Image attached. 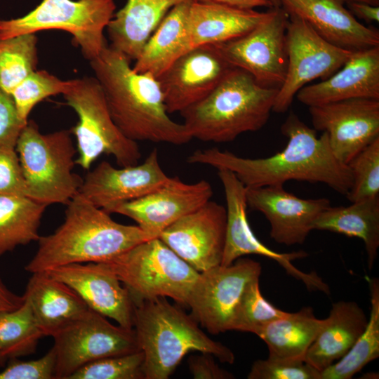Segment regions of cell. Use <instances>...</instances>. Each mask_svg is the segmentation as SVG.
I'll return each mask as SVG.
<instances>
[{
    "mask_svg": "<svg viewBox=\"0 0 379 379\" xmlns=\"http://www.w3.org/2000/svg\"><path fill=\"white\" fill-rule=\"evenodd\" d=\"M281 133L288 140L286 147L267 157L245 158L213 147L195 150L187 161L229 170L246 187L297 180L322 183L346 196L352 183L351 171L333 153L326 133L318 137L317 131L293 112L281 126Z\"/></svg>",
    "mask_w": 379,
    "mask_h": 379,
    "instance_id": "obj_1",
    "label": "cell"
},
{
    "mask_svg": "<svg viewBox=\"0 0 379 379\" xmlns=\"http://www.w3.org/2000/svg\"><path fill=\"white\" fill-rule=\"evenodd\" d=\"M90 65L114 122L128 138L175 145L192 140L184 125L170 118L157 78L135 72L131 60L110 46Z\"/></svg>",
    "mask_w": 379,
    "mask_h": 379,
    "instance_id": "obj_2",
    "label": "cell"
},
{
    "mask_svg": "<svg viewBox=\"0 0 379 379\" xmlns=\"http://www.w3.org/2000/svg\"><path fill=\"white\" fill-rule=\"evenodd\" d=\"M67 204L62 224L40 237L39 248L25 267L31 274L74 263L107 262L154 238L138 225L114 221L79 192Z\"/></svg>",
    "mask_w": 379,
    "mask_h": 379,
    "instance_id": "obj_3",
    "label": "cell"
},
{
    "mask_svg": "<svg viewBox=\"0 0 379 379\" xmlns=\"http://www.w3.org/2000/svg\"><path fill=\"white\" fill-rule=\"evenodd\" d=\"M279 88L258 84L248 72L232 68L203 100L180 112L191 138L227 142L268 121Z\"/></svg>",
    "mask_w": 379,
    "mask_h": 379,
    "instance_id": "obj_4",
    "label": "cell"
},
{
    "mask_svg": "<svg viewBox=\"0 0 379 379\" xmlns=\"http://www.w3.org/2000/svg\"><path fill=\"white\" fill-rule=\"evenodd\" d=\"M135 330L144 354L145 379H167L192 351L208 353L223 363L235 357L227 346L210 338L192 316L159 297L135 305Z\"/></svg>",
    "mask_w": 379,
    "mask_h": 379,
    "instance_id": "obj_5",
    "label": "cell"
},
{
    "mask_svg": "<svg viewBox=\"0 0 379 379\" xmlns=\"http://www.w3.org/2000/svg\"><path fill=\"white\" fill-rule=\"evenodd\" d=\"M71 131L44 134L27 121L15 150L26 185V196L46 206L67 204L79 192L83 179L73 172L76 149Z\"/></svg>",
    "mask_w": 379,
    "mask_h": 379,
    "instance_id": "obj_6",
    "label": "cell"
},
{
    "mask_svg": "<svg viewBox=\"0 0 379 379\" xmlns=\"http://www.w3.org/2000/svg\"><path fill=\"white\" fill-rule=\"evenodd\" d=\"M102 263L128 289L134 305L168 297L187 307L199 274L159 237Z\"/></svg>",
    "mask_w": 379,
    "mask_h": 379,
    "instance_id": "obj_7",
    "label": "cell"
},
{
    "mask_svg": "<svg viewBox=\"0 0 379 379\" xmlns=\"http://www.w3.org/2000/svg\"><path fill=\"white\" fill-rule=\"evenodd\" d=\"M71 81L62 95L79 117L72 130L79 152L76 164L88 169L105 154L112 156L119 166L138 164L141 157L138 143L125 136L114 122L97 79L84 77Z\"/></svg>",
    "mask_w": 379,
    "mask_h": 379,
    "instance_id": "obj_8",
    "label": "cell"
},
{
    "mask_svg": "<svg viewBox=\"0 0 379 379\" xmlns=\"http://www.w3.org/2000/svg\"><path fill=\"white\" fill-rule=\"evenodd\" d=\"M115 8L114 0H42L22 17L0 20V39L48 29L65 31L90 62L107 46L103 32Z\"/></svg>",
    "mask_w": 379,
    "mask_h": 379,
    "instance_id": "obj_9",
    "label": "cell"
},
{
    "mask_svg": "<svg viewBox=\"0 0 379 379\" xmlns=\"http://www.w3.org/2000/svg\"><path fill=\"white\" fill-rule=\"evenodd\" d=\"M89 309L53 336L55 378L69 379L95 360L140 351L133 328L114 326Z\"/></svg>",
    "mask_w": 379,
    "mask_h": 379,
    "instance_id": "obj_10",
    "label": "cell"
},
{
    "mask_svg": "<svg viewBox=\"0 0 379 379\" xmlns=\"http://www.w3.org/2000/svg\"><path fill=\"white\" fill-rule=\"evenodd\" d=\"M286 49V74L274 100L272 112L276 113L287 112L302 88L331 77L353 53L330 44L305 20L293 15H288Z\"/></svg>",
    "mask_w": 379,
    "mask_h": 379,
    "instance_id": "obj_11",
    "label": "cell"
},
{
    "mask_svg": "<svg viewBox=\"0 0 379 379\" xmlns=\"http://www.w3.org/2000/svg\"><path fill=\"white\" fill-rule=\"evenodd\" d=\"M288 20V15L281 6L272 7L267 17L247 33L214 45L232 67L248 72L262 86L279 88L287 68Z\"/></svg>",
    "mask_w": 379,
    "mask_h": 379,
    "instance_id": "obj_12",
    "label": "cell"
},
{
    "mask_svg": "<svg viewBox=\"0 0 379 379\" xmlns=\"http://www.w3.org/2000/svg\"><path fill=\"white\" fill-rule=\"evenodd\" d=\"M218 175L225 192L227 213L225 240L220 265H230L246 255H262L276 261L309 290L328 294V286L316 272H304L293 265V261L307 256L305 251L278 253L267 247L255 237L247 217L246 187L229 170L218 169Z\"/></svg>",
    "mask_w": 379,
    "mask_h": 379,
    "instance_id": "obj_13",
    "label": "cell"
},
{
    "mask_svg": "<svg viewBox=\"0 0 379 379\" xmlns=\"http://www.w3.org/2000/svg\"><path fill=\"white\" fill-rule=\"evenodd\" d=\"M260 264L239 258L199 272L187 302L191 314L210 333L230 331L237 306L246 286L259 279Z\"/></svg>",
    "mask_w": 379,
    "mask_h": 379,
    "instance_id": "obj_14",
    "label": "cell"
},
{
    "mask_svg": "<svg viewBox=\"0 0 379 379\" xmlns=\"http://www.w3.org/2000/svg\"><path fill=\"white\" fill-rule=\"evenodd\" d=\"M313 128L325 132L335 157L348 163L379 138V100L354 98L309 107Z\"/></svg>",
    "mask_w": 379,
    "mask_h": 379,
    "instance_id": "obj_15",
    "label": "cell"
},
{
    "mask_svg": "<svg viewBox=\"0 0 379 379\" xmlns=\"http://www.w3.org/2000/svg\"><path fill=\"white\" fill-rule=\"evenodd\" d=\"M226 221V208L210 200L169 225L159 238L194 270L202 272L221 264Z\"/></svg>",
    "mask_w": 379,
    "mask_h": 379,
    "instance_id": "obj_16",
    "label": "cell"
},
{
    "mask_svg": "<svg viewBox=\"0 0 379 379\" xmlns=\"http://www.w3.org/2000/svg\"><path fill=\"white\" fill-rule=\"evenodd\" d=\"M232 68L214 44L181 55L157 78L168 113H180L203 100Z\"/></svg>",
    "mask_w": 379,
    "mask_h": 379,
    "instance_id": "obj_17",
    "label": "cell"
},
{
    "mask_svg": "<svg viewBox=\"0 0 379 379\" xmlns=\"http://www.w3.org/2000/svg\"><path fill=\"white\" fill-rule=\"evenodd\" d=\"M213 194L212 187L206 180L186 183L179 177H169L157 189L118 205L110 213L128 217L156 238L177 220L210 201Z\"/></svg>",
    "mask_w": 379,
    "mask_h": 379,
    "instance_id": "obj_18",
    "label": "cell"
},
{
    "mask_svg": "<svg viewBox=\"0 0 379 379\" xmlns=\"http://www.w3.org/2000/svg\"><path fill=\"white\" fill-rule=\"evenodd\" d=\"M168 178L159 164L157 149H154L140 164L115 168L102 161L86 175L79 192L110 213L118 205L157 189Z\"/></svg>",
    "mask_w": 379,
    "mask_h": 379,
    "instance_id": "obj_19",
    "label": "cell"
},
{
    "mask_svg": "<svg viewBox=\"0 0 379 379\" xmlns=\"http://www.w3.org/2000/svg\"><path fill=\"white\" fill-rule=\"evenodd\" d=\"M246 197L248 207L269 222L270 237L286 246L303 244L315 219L331 206L326 198H300L284 185L246 187Z\"/></svg>",
    "mask_w": 379,
    "mask_h": 379,
    "instance_id": "obj_20",
    "label": "cell"
},
{
    "mask_svg": "<svg viewBox=\"0 0 379 379\" xmlns=\"http://www.w3.org/2000/svg\"><path fill=\"white\" fill-rule=\"evenodd\" d=\"M46 272L73 289L89 309L118 325L133 328L135 305L132 298L102 262L69 264Z\"/></svg>",
    "mask_w": 379,
    "mask_h": 379,
    "instance_id": "obj_21",
    "label": "cell"
},
{
    "mask_svg": "<svg viewBox=\"0 0 379 379\" xmlns=\"http://www.w3.org/2000/svg\"><path fill=\"white\" fill-rule=\"evenodd\" d=\"M288 15L305 20L324 39L352 52L379 46V32L361 23L345 0H279Z\"/></svg>",
    "mask_w": 379,
    "mask_h": 379,
    "instance_id": "obj_22",
    "label": "cell"
},
{
    "mask_svg": "<svg viewBox=\"0 0 379 379\" xmlns=\"http://www.w3.org/2000/svg\"><path fill=\"white\" fill-rule=\"evenodd\" d=\"M309 107L354 98L379 100V46L353 52L333 74L296 94Z\"/></svg>",
    "mask_w": 379,
    "mask_h": 379,
    "instance_id": "obj_23",
    "label": "cell"
},
{
    "mask_svg": "<svg viewBox=\"0 0 379 379\" xmlns=\"http://www.w3.org/2000/svg\"><path fill=\"white\" fill-rule=\"evenodd\" d=\"M32 274L23 296L44 336L53 337L89 310L73 289L46 272Z\"/></svg>",
    "mask_w": 379,
    "mask_h": 379,
    "instance_id": "obj_24",
    "label": "cell"
},
{
    "mask_svg": "<svg viewBox=\"0 0 379 379\" xmlns=\"http://www.w3.org/2000/svg\"><path fill=\"white\" fill-rule=\"evenodd\" d=\"M267 15V11L193 1L187 18L188 51L241 36L256 27Z\"/></svg>",
    "mask_w": 379,
    "mask_h": 379,
    "instance_id": "obj_25",
    "label": "cell"
},
{
    "mask_svg": "<svg viewBox=\"0 0 379 379\" xmlns=\"http://www.w3.org/2000/svg\"><path fill=\"white\" fill-rule=\"evenodd\" d=\"M368 320L356 302L333 303L323 327L305 354V361L321 372L350 351L365 330Z\"/></svg>",
    "mask_w": 379,
    "mask_h": 379,
    "instance_id": "obj_26",
    "label": "cell"
},
{
    "mask_svg": "<svg viewBox=\"0 0 379 379\" xmlns=\"http://www.w3.org/2000/svg\"><path fill=\"white\" fill-rule=\"evenodd\" d=\"M188 0H127L106 29L113 48L135 60L166 15ZM194 1V0H193Z\"/></svg>",
    "mask_w": 379,
    "mask_h": 379,
    "instance_id": "obj_27",
    "label": "cell"
},
{
    "mask_svg": "<svg viewBox=\"0 0 379 379\" xmlns=\"http://www.w3.org/2000/svg\"><path fill=\"white\" fill-rule=\"evenodd\" d=\"M314 230L361 239L371 270L379 248V197L351 202L348 206H328L314 221Z\"/></svg>",
    "mask_w": 379,
    "mask_h": 379,
    "instance_id": "obj_28",
    "label": "cell"
},
{
    "mask_svg": "<svg viewBox=\"0 0 379 379\" xmlns=\"http://www.w3.org/2000/svg\"><path fill=\"white\" fill-rule=\"evenodd\" d=\"M192 1L182 2L166 15L135 60V72L158 78L188 51L187 18Z\"/></svg>",
    "mask_w": 379,
    "mask_h": 379,
    "instance_id": "obj_29",
    "label": "cell"
},
{
    "mask_svg": "<svg viewBox=\"0 0 379 379\" xmlns=\"http://www.w3.org/2000/svg\"><path fill=\"white\" fill-rule=\"evenodd\" d=\"M325 323L314 315L311 307L267 325L258 335L267 345L269 357L283 359H303Z\"/></svg>",
    "mask_w": 379,
    "mask_h": 379,
    "instance_id": "obj_30",
    "label": "cell"
},
{
    "mask_svg": "<svg viewBox=\"0 0 379 379\" xmlns=\"http://www.w3.org/2000/svg\"><path fill=\"white\" fill-rule=\"evenodd\" d=\"M46 206L25 195L0 194V257L18 246L39 241Z\"/></svg>",
    "mask_w": 379,
    "mask_h": 379,
    "instance_id": "obj_31",
    "label": "cell"
},
{
    "mask_svg": "<svg viewBox=\"0 0 379 379\" xmlns=\"http://www.w3.org/2000/svg\"><path fill=\"white\" fill-rule=\"evenodd\" d=\"M367 279L371 310L366 327L343 357L321 372V379H350L379 357V281Z\"/></svg>",
    "mask_w": 379,
    "mask_h": 379,
    "instance_id": "obj_32",
    "label": "cell"
},
{
    "mask_svg": "<svg viewBox=\"0 0 379 379\" xmlns=\"http://www.w3.org/2000/svg\"><path fill=\"white\" fill-rule=\"evenodd\" d=\"M44 337L29 302L18 308L0 312V353L3 361L33 353Z\"/></svg>",
    "mask_w": 379,
    "mask_h": 379,
    "instance_id": "obj_33",
    "label": "cell"
},
{
    "mask_svg": "<svg viewBox=\"0 0 379 379\" xmlns=\"http://www.w3.org/2000/svg\"><path fill=\"white\" fill-rule=\"evenodd\" d=\"M37 42L35 33L0 39V88L8 93L36 70Z\"/></svg>",
    "mask_w": 379,
    "mask_h": 379,
    "instance_id": "obj_34",
    "label": "cell"
},
{
    "mask_svg": "<svg viewBox=\"0 0 379 379\" xmlns=\"http://www.w3.org/2000/svg\"><path fill=\"white\" fill-rule=\"evenodd\" d=\"M262 295L259 279L251 281L244 289L235 310L230 331L258 335L269 324L288 314Z\"/></svg>",
    "mask_w": 379,
    "mask_h": 379,
    "instance_id": "obj_35",
    "label": "cell"
},
{
    "mask_svg": "<svg viewBox=\"0 0 379 379\" xmlns=\"http://www.w3.org/2000/svg\"><path fill=\"white\" fill-rule=\"evenodd\" d=\"M71 82L44 70L32 72L11 93L20 118L27 122L28 116L36 104L51 95L64 94Z\"/></svg>",
    "mask_w": 379,
    "mask_h": 379,
    "instance_id": "obj_36",
    "label": "cell"
},
{
    "mask_svg": "<svg viewBox=\"0 0 379 379\" xmlns=\"http://www.w3.org/2000/svg\"><path fill=\"white\" fill-rule=\"evenodd\" d=\"M347 166L352 183L345 197L350 202L379 197V138L359 152Z\"/></svg>",
    "mask_w": 379,
    "mask_h": 379,
    "instance_id": "obj_37",
    "label": "cell"
},
{
    "mask_svg": "<svg viewBox=\"0 0 379 379\" xmlns=\"http://www.w3.org/2000/svg\"><path fill=\"white\" fill-rule=\"evenodd\" d=\"M144 359L141 350L99 359L77 370L69 379H145Z\"/></svg>",
    "mask_w": 379,
    "mask_h": 379,
    "instance_id": "obj_38",
    "label": "cell"
},
{
    "mask_svg": "<svg viewBox=\"0 0 379 379\" xmlns=\"http://www.w3.org/2000/svg\"><path fill=\"white\" fill-rule=\"evenodd\" d=\"M248 379H321V372L303 359L269 357L255 361Z\"/></svg>",
    "mask_w": 379,
    "mask_h": 379,
    "instance_id": "obj_39",
    "label": "cell"
},
{
    "mask_svg": "<svg viewBox=\"0 0 379 379\" xmlns=\"http://www.w3.org/2000/svg\"><path fill=\"white\" fill-rule=\"evenodd\" d=\"M12 359L0 371V379H55V354L52 348L36 359Z\"/></svg>",
    "mask_w": 379,
    "mask_h": 379,
    "instance_id": "obj_40",
    "label": "cell"
},
{
    "mask_svg": "<svg viewBox=\"0 0 379 379\" xmlns=\"http://www.w3.org/2000/svg\"><path fill=\"white\" fill-rule=\"evenodd\" d=\"M27 123L20 118L12 95L0 88V148L15 149Z\"/></svg>",
    "mask_w": 379,
    "mask_h": 379,
    "instance_id": "obj_41",
    "label": "cell"
},
{
    "mask_svg": "<svg viewBox=\"0 0 379 379\" xmlns=\"http://www.w3.org/2000/svg\"><path fill=\"white\" fill-rule=\"evenodd\" d=\"M0 194L26 196V185L15 149L0 148Z\"/></svg>",
    "mask_w": 379,
    "mask_h": 379,
    "instance_id": "obj_42",
    "label": "cell"
},
{
    "mask_svg": "<svg viewBox=\"0 0 379 379\" xmlns=\"http://www.w3.org/2000/svg\"><path fill=\"white\" fill-rule=\"evenodd\" d=\"M189 357L187 364L190 373L195 379H232V373L220 368L213 355L201 353Z\"/></svg>",
    "mask_w": 379,
    "mask_h": 379,
    "instance_id": "obj_43",
    "label": "cell"
},
{
    "mask_svg": "<svg viewBox=\"0 0 379 379\" xmlns=\"http://www.w3.org/2000/svg\"><path fill=\"white\" fill-rule=\"evenodd\" d=\"M345 6L358 20H362L368 23L379 22L378 6L354 1H345Z\"/></svg>",
    "mask_w": 379,
    "mask_h": 379,
    "instance_id": "obj_44",
    "label": "cell"
},
{
    "mask_svg": "<svg viewBox=\"0 0 379 379\" xmlns=\"http://www.w3.org/2000/svg\"><path fill=\"white\" fill-rule=\"evenodd\" d=\"M201 3L218 4L242 9H254L258 7H274L272 0H194Z\"/></svg>",
    "mask_w": 379,
    "mask_h": 379,
    "instance_id": "obj_45",
    "label": "cell"
},
{
    "mask_svg": "<svg viewBox=\"0 0 379 379\" xmlns=\"http://www.w3.org/2000/svg\"><path fill=\"white\" fill-rule=\"evenodd\" d=\"M24 302V296L9 290L0 278V312L15 310Z\"/></svg>",
    "mask_w": 379,
    "mask_h": 379,
    "instance_id": "obj_46",
    "label": "cell"
},
{
    "mask_svg": "<svg viewBox=\"0 0 379 379\" xmlns=\"http://www.w3.org/2000/svg\"><path fill=\"white\" fill-rule=\"evenodd\" d=\"M345 1H359V2L366 3L371 5L379 6V0H345Z\"/></svg>",
    "mask_w": 379,
    "mask_h": 379,
    "instance_id": "obj_47",
    "label": "cell"
},
{
    "mask_svg": "<svg viewBox=\"0 0 379 379\" xmlns=\"http://www.w3.org/2000/svg\"><path fill=\"white\" fill-rule=\"evenodd\" d=\"M272 1L273 3L274 7L280 6L279 0H272Z\"/></svg>",
    "mask_w": 379,
    "mask_h": 379,
    "instance_id": "obj_48",
    "label": "cell"
},
{
    "mask_svg": "<svg viewBox=\"0 0 379 379\" xmlns=\"http://www.w3.org/2000/svg\"><path fill=\"white\" fill-rule=\"evenodd\" d=\"M3 361V359H2V357H1V353H0V363Z\"/></svg>",
    "mask_w": 379,
    "mask_h": 379,
    "instance_id": "obj_49",
    "label": "cell"
}]
</instances>
